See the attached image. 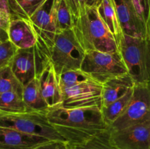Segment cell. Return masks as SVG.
Returning <instances> with one entry per match:
<instances>
[{"mask_svg": "<svg viewBox=\"0 0 150 149\" xmlns=\"http://www.w3.org/2000/svg\"><path fill=\"white\" fill-rule=\"evenodd\" d=\"M31 111L23 96L18 93L12 91L0 93V113L18 114Z\"/></svg>", "mask_w": 150, "mask_h": 149, "instance_id": "ffe728a7", "label": "cell"}, {"mask_svg": "<svg viewBox=\"0 0 150 149\" xmlns=\"http://www.w3.org/2000/svg\"><path fill=\"white\" fill-rule=\"evenodd\" d=\"M48 141L51 140L14 129L0 127V149H36Z\"/></svg>", "mask_w": 150, "mask_h": 149, "instance_id": "7c38bea8", "label": "cell"}, {"mask_svg": "<svg viewBox=\"0 0 150 149\" xmlns=\"http://www.w3.org/2000/svg\"><path fill=\"white\" fill-rule=\"evenodd\" d=\"M73 30L85 51H120L118 44L99 15L98 7H88L80 18L73 21Z\"/></svg>", "mask_w": 150, "mask_h": 149, "instance_id": "7a4b0ae2", "label": "cell"}, {"mask_svg": "<svg viewBox=\"0 0 150 149\" xmlns=\"http://www.w3.org/2000/svg\"><path fill=\"white\" fill-rule=\"evenodd\" d=\"M70 149H117L111 139V128L81 144L70 145Z\"/></svg>", "mask_w": 150, "mask_h": 149, "instance_id": "603a6c76", "label": "cell"}, {"mask_svg": "<svg viewBox=\"0 0 150 149\" xmlns=\"http://www.w3.org/2000/svg\"><path fill=\"white\" fill-rule=\"evenodd\" d=\"M125 34L144 38L143 29L131 0H113Z\"/></svg>", "mask_w": 150, "mask_h": 149, "instance_id": "4fadbf2b", "label": "cell"}, {"mask_svg": "<svg viewBox=\"0 0 150 149\" xmlns=\"http://www.w3.org/2000/svg\"><path fill=\"white\" fill-rule=\"evenodd\" d=\"M23 99L32 111H46L49 108L42 96L38 78L23 86Z\"/></svg>", "mask_w": 150, "mask_h": 149, "instance_id": "d6986e66", "label": "cell"}, {"mask_svg": "<svg viewBox=\"0 0 150 149\" xmlns=\"http://www.w3.org/2000/svg\"><path fill=\"white\" fill-rule=\"evenodd\" d=\"M103 84L97 82H86L62 91L60 105L64 108H85L102 106Z\"/></svg>", "mask_w": 150, "mask_h": 149, "instance_id": "30bf717a", "label": "cell"}, {"mask_svg": "<svg viewBox=\"0 0 150 149\" xmlns=\"http://www.w3.org/2000/svg\"><path fill=\"white\" fill-rule=\"evenodd\" d=\"M98 11L103 22L112 34L120 48V44L124 35V32L119 20L114 1L102 0L98 7Z\"/></svg>", "mask_w": 150, "mask_h": 149, "instance_id": "e0dca14e", "label": "cell"}, {"mask_svg": "<svg viewBox=\"0 0 150 149\" xmlns=\"http://www.w3.org/2000/svg\"><path fill=\"white\" fill-rule=\"evenodd\" d=\"M69 149H70V147H69Z\"/></svg>", "mask_w": 150, "mask_h": 149, "instance_id": "4dcf8cb0", "label": "cell"}, {"mask_svg": "<svg viewBox=\"0 0 150 149\" xmlns=\"http://www.w3.org/2000/svg\"><path fill=\"white\" fill-rule=\"evenodd\" d=\"M56 25L57 34L73 28V18L65 0H59L56 12Z\"/></svg>", "mask_w": 150, "mask_h": 149, "instance_id": "484cf974", "label": "cell"}, {"mask_svg": "<svg viewBox=\"0 0 150 149\" xmlns=\"http://www.w3.org/2000/svg\"><path fill=\"white\" fill-rule=\"evenodd\" d=\"M51 62L57 75L70 70H81L86 51L73 29L57 34L51 46Z\"/></svg>", "mask_w": 150, "mask_h": 149, "instance_id": "5b68a950", "label": "cell"}, {"mask_svg": "<svg viewBox=\"0 0 150 149\" xmlns=\"http://www.w3.org/2000/svg\"><path fill=\"white\" fill-rule=\"evenodd\" d=\"M69 147H70V146H69Z\"/></svg>", "mask_w": 150, "mask_h": 149, "instance_id": "1f68e13d", "label": "cell"}, {"mask_svg": "<svg viewBox=\"0 0 150 149\" xmlns=\"http://www.w3.org/2000/svg\"><path fill=\"white\" fill-rule=\"evenodd\" d=\"M36 149H69V143L67 141L51 140L41 145Z\"/></svg>", "mask_w": 150, "mask_h": 149, "instance_id": "f546056e", "label": "cell"}, {"mask_svg": "<svg viewBox=\"0 0 150 149\" xmlns=\"http://www.w3.org/2000/svg\"><path fill=\"white\" fill-rule=\"evenodd\" d=\"M111 139L117 149H150V115L126 128L111 127Z\"/></svg>", "mask_w": 150, "mask_h": 149, "instance_id": "9c48e42d", "label": "cell"}, {"mask_svg": "<svg viewBox=\"0 0 150 149\" xmlns=\"http://www.w3.org/2000/svg\"><path fill=\"white\" fill-rule=\"evenodd\" d=\"M10 39L19 48L26 49L33 47L39 37V34L32 23L23 19L11 20L9 29Z\"/></svg>", "mask_w": 150, "mask_h": 149, "instance_id": "9a60e30c", "label": "cell"}, {"mask_svg": "<svg viewBox=\"0 0 150 149\" xmlns=\"http://www.w3.org/2000/svg\"><path fill=\"white\" fill-rule=\"evenodd\" d=\"M150 115V81L136 83L127 108L111 124L113 129H121L141 122Z\"/></svg>", "mask_w": 150, "mask_h": 149, "instance_id": "ba28073f", "label": "cell"}, {"mask_svg": "<svg viewBox=\"0 0 150 149\" xmlns=\"http://www.w3.org/2000/svg\"><path fill=\"white\" fill-rule=\"evenodd\" d=\"M23 86L13 73L10 66L0 68V93L12 91L23 96Z\"/></svg>", "mask_w": 150, "mask_h": 149, "instance_id": "7402d4cb", "label": "cell"}, {"mask_svg": "<svg viewBox=\"0 0 150 149\" xmlns=\"http://www.w3.org/2000/svg\"><path fill=\"white\" fill-rule=\"evenodd\" d=\"M47 110L31 111L18 114L0 113V127L14 129L49 140L66 141L51 124Z\"/></svg>", "mask_w": 150, "mask_h": 149, "instance_id": "8992f818", "label": "cell"}, {"mask_svg": "<svg viewBox=\"0 0 150 149\" xmlns=\"http://www.w3.org/2000/svg\"><path fill=\"white\" fill-rule=\"evenodd\" d=\"M120 51L135 83L150 81V39L123 35Z\"/></svg>", "mask_w": 150, "mask_h": 149, "instance_id": "277c9868", "label": "cell"}, {"mask_svg": "<svg viewBox=\"0 0 150 149\" xmlns=\"http://www.w3.org/2000/svg\"><path fill=\"white\" fill-rule=\"evenodd\" d=\"M59 0H47L31 17L32 23L38 34L42 35L50 44L57 34L56 12Z\"/></svg>", "mask_w": 150, "mask_h": 149, "instance_id": "8fae6325", "label": "cell"}, {"mask_svg": "<svg viewBox=\"0 0 150 149\" xmlns=\"http://www.w3.org/2000/svg\"><path fill=\"white\" fill-rule=\"evenodd\" d=\"M135 84L134 80L128 73L116 76L107 80L103 84L101 108L107 107L125 94L128 91L134 88Z\"/></svg>", "mask_w": 150, "mask_h": 149, "instance_id": "2e32d148", "label": "cell"}, {"mask_svg": "<svg viewBox=\"0 0 150 149\" xmlns=\"http://www.w3.org/2000/svg\"><path fill=\"white\" fill-rule=\"evenodd\" d=\"M133 89H130L125 94L113 102L107 107L101 108L105 121L111 127V124L122 115L127 108L133 96Z\"/></svg>", "mask_w": 150, "mask_h": 149, "instance_id": "44dd1931", "label": "cell"}, {"mask_svg": "<svg viewBox=\"0 0 150 149\" xmlns=\"http://www.w3.org/2000/svg\"><path fill=\"white\" fill-rule=\"evenodd\" d=\"M47 115L57 131L70 145L81 144L111 128L100 107L48 108Z\"/></svg>", "mask_w": 150, "mask_h": 149, "instance_id": "6da1fadb", "label": "cell"}, {"mask_svg": "<svg viewBox=\"0 0 150 149\" xmlns=\"http://www.w3.org/2000/svg\"><path fill=\"white\" fill-rule=\"evenodd\" d=\"M47 0H8L11 20L23 19L30 21L32 15Z\"/></svg>", "mask_w": 150, "mask_h": 149, "instance_id": "ac0fdd59", "label": "cell"}, {"mask_svg": "<svg viewBox=\"0 0 150 149\" xmlns=\"http://www.w3.org/2000/svg\"><path fill=\"white\" fill-rule=\"evenodd\" d=\"M11 23V14L8 0H0V29L9 32Z\"/></svg>", "mask_w": 150, "mask_h": 149, "instance_id": "f1b7e54d", "label": "cell"}, {"mask_svg": "<svg viewBox=\"0 0 150 149\" xmlns=\"http://www.w3.org/2000/svg\"><path fill=\"white\" fill-rule=\"evenodd\" d=\"M143 29L145 39H150V0H131Z\"/></svg>", "mask_w": 150, "mask_h": 149, "instance_id": "d4e9b609", "label": "cell"}, {"mask_svg": "<svg viewBox=\"0 0 150 149\" xmlns=\"http://www.w3.org/2000/svg\"><path fill=\"white\" fill-rule=\"evenodd\" d=\"M19 50L10 39L0 41V68L10 66Z\"/></svg>", "mask_w": 150, "mask_h": 149, "instance_id": "4316f807", "label": "cell"}, {"mask_svg": "<svg viewBox=\"0 0 150 149\" xmlns=\"http://www.w3.org/2000/svg\"><path fill=\"white\" fill-rule=\"evenodd\" d=\"M51 63V44L39 34L33 47L19 50L10 67L24 86L34 79H39Z\"/></svg>", "mask_w": 150, "mask_h": 149, "instance_id": "3957f363", "label": "cell"}, {"mask_svg": "<svg viewBox=\"0 0 150 149\" xmlns=\"http://www.w3.org/2000/svg\"><path fill=\"white\" fill-rule=\"evenodd\" d=\"M39 84L42 97L49 108L61 104L62 96L59 80L52 62L46 67L39 77Z\"/></svg>", "mask_w": 150, "mask_h": 149, "instance_id": "5bb4252c", "label": "cell"}, {"mask_svg": "<svg viewBox=\"0 0 150 149\" xmlns=\"http://www.w3.org/2000/svg\"><path fill=\"white\" fill-rule=\"evenodd\" d=\"M101 1L102 0H65L73 21L84 14L88 7H98Z\"/></svg>", "mask_w": 150, "mask_h": 149, "instance_id": "83f0119b", "label": "cell"}, {"mask_svg": "<svg viewBox=\"0 0 150 149\" xmlns=\"http://www.w3.org/2000/svg\"><path fill=\"white\" fill-rule=\"evenodd\" d=\"M59 86L61 91L67 88L76 86L86 82H97L90 74L81 70H70L59 76Z\"/></svg>", "mask_w": 150, "mask_h": 149, "instance_id": "cb8c5ba5", "label": "cell"}, {"mask_svg": "<svg viewBox=\"0 0 150 149\" xmlns=\"http://www.w3.org/2000/svg\"><path fill=\"white\" fill-rule=\"evenodd\" d=\"M81 70L101 84L116 76L128 73L120 51H86Z\"/></svg>", "mask_w": 150, "mask_h": 149, "instance_id": "52a82bcc", "label": "cell"}]
</instances>
